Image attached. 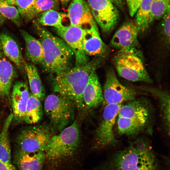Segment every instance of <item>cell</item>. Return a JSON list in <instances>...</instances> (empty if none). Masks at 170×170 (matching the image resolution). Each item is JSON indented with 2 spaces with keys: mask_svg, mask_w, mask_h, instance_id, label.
<instances>
[{
  "mask_svg": "<svg viewBox=\"0 0 170 170\" xmlns=\"http://www.w3.org/2000/svg\"><path fill=\"white\" fill-rule=\"evenodd\" d=\"M6 2L8 4L11 5H15L16 0H5Z\"/></svg>",
  "mask_w": 170,
  "mask_h": 170,
  "instance_id": "cell-38",
  "label": "cell"
},
{
  "mask_svg": "<svg viewBox=\"0 0 170 170\" xmlns=\"http://www.w3.org/2000/svg\"><path fill=\"white\" fill-rule=\"evenodd\" d=\"M99 63V60L94 59L84 65L70 67L51 75L53 91L71 100L79 112L85 111L83 91L91 74L96 70Z\"/></svg>",
  "mask_w": 170,
  "mask_h": 170,
  "instance_id": "cell-1",
  "label": "cell"
},
{
  "mask_svg": "<svg viewBox=\"0 0 170 170\" xmlns=\"http://www.w3.org/2000/svg\"><path fill=\"white\" fill-rule=\"evenodd\" d=\"M0 170H16L12 164L5 163L0 160Z\"/></svg>",
  "mask_w": 170,
  "mask_h": 170,
  "instance_id": "cell-35",
  "label": "cell"
},
{
  "mask_svg": "<svg viewBox=\"0 0 170 170\" xmlns=\"http://www.w3.org/2000/svg\"><path fill=\"white\" fill-rule=\"evenodd\" d=\"M121 105L118 116L148 122L150 115V107L145 100L134 99Z\"/></svg>",
  "mask_w": 170,
  "mask_h": 170,
  "instance_id": "cell-17",
  "label": "cell"
},
{
  "mask_svg": "<svg viewBox=\"0 0 170 170\" xmlns=\"http://www.w3.org/2000/svg\"><path fill=\"white\" fill-rule=\"evenodd\" d=\"M143 90L147 91L159 100L165 126L168 134L170 131V96L167 92L157 89L146 88Z\"/></svg>",
  "mask_w": 170,
  "mask_h": 170,
  "instance_id": "cell-28",
  "label": "cell"
},
{
  "mask_svg": "<svg viewBox=\"0 0 170 170\" xmlns=\"http://www.w3.org/2000/svg\"><path fill=\"white\" fill-rule=\"evenodd\" d=\"M57 34L68 45L72 50L75 57L76 65L81 66L89 62L88 56L83 52L82 41L84 29L70 25L54 28Z\"/></svg>",
  "mask_w": 170,
  "mask_h": 170,
  "instance_id": "cell-11",
  "label": "cell"
},
{
  "mask_svg": "<svg viewBox=\"0 0 170 170\" xmlns=\"http://www.w3.org/2000/svg\"><path fill=\"white\" fill-rule=\"evenodd\" d=\"M139 31L135 22L127 21L114 34L110 44L119 51H128L139 54L137 49Z\"/></svg>",
  "mask_w": 170,
  "mask_h": 170,
  "instance_id": "cell-12",
  "label": "cell"
},
{
  "mask_svg": "<svg viewBox=\"0 0 170 170\" xmlns=\"http://www.w3.org/2000/svg\"><path fill=\"white\" fill-rule=\"evenodd\" d=\"M104 170H160L157 158L148 141L139 138L113 153Z\"/></svg>",
  "mask_w": 170,
  "mask_h": 170,
  "instance_id": "cell-2",
  "label": "cell"
},
{
  "mask_svg": "<svg viewBox=\"0 0 170 170\" xmlns=\"http://www.w3.org/2000/svg\"><path fill=\"white\" fill-rule=\"evenodd\" d=\"M16 75L12 65L5 58H0V96H8Z\"/></svg>",
  "mask_w": 170,
  "mask_h": 170,
  "instance_id": "cell-21",
  "label": "cell"
},
{
  "mask_svg": "<svg viewBox=\"0 0 170 170\" xmlns=\"http://www.w3.org/2000/svg\"><path fill=\"white\" fill-rule=\"evenodd\" d=\"M87 1L97 25L104 32H111L119 20L117 8L110 0H87Z\"/></svg>",
  "mask_w": 170,
  "mask_h": 170,
  "instance_id": "cell-9",
  "label": "cell"
},
{
  "mask_svg": "<svg viewBox=\"0 0 170 170\" xmlns=\"http://www.w3.org/2000/svg\"><path fill=\"white\" fill-rule=\"evenodd\" d=\"M5 18L0 14V26L3 23Z\"/></svg>",
  "mask_w": 170,
  "mask_h": 170,
  "instance_id": "cell-39",
  "label": "cell"
},
{
  "mask_svg": "<svg viewBox=\"0 0 170 170\" xmlns=\"http://www.w3.org/2000/svg\"><path fill=\"white\" fill-rule=\"evenodd\" d=\"M36 1V0H16L15 5L22 18H24Z\"/></svg>",
  "mask_w": 170,
  "mask_h": 170,
  "instance_id": "cell-32",
  "label": "cell"
},
{
  "mask_svg": "<svg viewBox=\"0 0 170 170\" xmlns=\"http://www.w3.org/2000/svg\"><path fill=\"white\" fill-rule=\"evenodd\" d=\"M148 122L118 116L117 127L119 133L129 136L137 135L144 128Z\"/></svg>",
  "mask_w": 170,
  "mask_h": 170,
  "instance_id": "cell-23",
  "label": "cell"
},
{
  "mask_svg": "<svg viewBox=\"0 0 170 170\" xmlns=\"http://www.w3.org/2000/svg\"><path fill=\"white\" fill-rule=\"evenodd\" d=\"M65 16L62 13L50 9L38 15L35 18L34 23L36 26H50L58 28L63 26L62 21Z\"/></svg>",
  "mask_w": 170,
  "mask_h": 170,
  "instance_id": "cell-26",
  "label": "cell"
},
{
  "mask_svg": "<svg viewBox=\"0 0 170 170\" xmlns=\"http://www.w3.org/2000/svg\"><path fill=\"white\" fill-rule=\"evenodd\" d=\"M71 0H60L62 5L64 7H66L67 6L68 4Z\"/></svg>",
  "mask_w": 170,
  "mask_h": 170,
  "instance_id": "cell-37",
  "label": "cell"
},
{
  "mask_svg": "<svg viewBox=\"0 0 170 170\" xmlns=\"http://www.w3.org/2000/svg\"><path fill=\"white\" fill-rule=\"evenodd\" d=\"M103 102L105 105L121 104L135 99L136 91L123 85L118 81L114 71L109 70L106 72L104 86Z\"/></svg>",
  "mask_w": 170,
  "mask_h": 170,
  "instance_id": "cell-10",
  "label": "cell"
},
{
  "mask_svg": "<svg viewBox=\"0 0 170 170\" xmlns=\"http://www.w3.org/2000/svg\"><path fill=\"white\" fill-rule=\"evenodd\" d=\"M43 115L41 101L31 94L26 106L24 122L30 124H35L41 120Z\"/></svg>",
  "mask_w": 170,
  "mask_h": 170,
  "instance_id": "cell-25",
  "label": "cell"
},
{
  "mask_svg": "<svg viewBox=\"0 0 170 170\" xmlns=\"http://www.w3.org/2000/svg\"><path fill=\"white\" fill-rule=\"evenodd\" d=\"M83 100L85 110L94 109L103 102L101 87L96 70L91 74L84 89Z\"/></svg>",
  "mask_w": 170,
  "mask_h": 170,
  "instance_id": "cell-15",
  "label": "cell"
},
{
  "mask_svg": "<svg viewBox=\"0 0 170 170\" xmlns=\"http://www.w3.org/2000/svg\"><path fill=\"white\" fill-rule=\"evenodd\" d=\"M129 14L132 17L136 14L141 0H126Z\"/></svg>",
  "mask_w": 170,
  "mask_h": 170,
  "instance_id": "cell-34",
  "label": "cell"
},
{
  "mask_svg": "<svg viewBox=\"0 0 170 170\" xmlns=\"http://www.w3.org/2000/svg\"><path fill=\"white\" fill-rule=\"evenodd\" d=\"M121 106V104L105 105L100 122L95 133V145L97 148L113 146L117 143L113 128Z\"/></svg>",
  "mask_w": 170,
  "mask_h": 170,
  "instance_id": "cell-8",
  "label": "cell"
},
{
  "mask_svg": "<svg viewBox=\"0 0 170 170\" xmlns=\"http://www.w3.org/2000/svg\"><path fill=\"white\" fill-rule=\"evenodd\" d=\"M0 14L19 27L22 24L21 16L16 8L8 4L5 0H0Z\"/></svg>",
  "mask_w": 170,
  "mask_h": 170,
  "instance_id": "cell-30",
  "label": "cell"
},
{
  "mask_svg": "<svg viewBox=\"0 0 170 170\" xmlns=\"http://www.w3.org/2000/svg\"><path fill=\"white\" fill-rule=\"evenodd\" d=\"M13 118V114L11 113L5 120L0 133V160L10 164L12 163L8 131Z\"/></svg>",
  "mask_w": 170,
  "mask_h": 170,
  "instance_id": "cell-24",
  "label": "cell"
},
{
  "mask_svg": "<svg viewBox=\"0 0 170 170\" xmlns=\"http://www.w3.org/2000/svg\"><path fill=\"white\" fill-rule=\"evenodd\" d=\"M139 54L119 51L113 59V64L118 75L124 79L151 83L152 80Z\"/></svg>",
  "mask_w": 170,
  "mask_h": 170,
  "instance_id": "cell-7",
  "label": "cell"
},
{
  "mask_svg": "<svg viewBox=\"0 0 170 170\" xmlns=\"http://www.w3.org/2000/svg\"><path fill=\"white\" fill-rule=\"evenodd\" d=\"M162 24L163 33L167 41L169 43L170 41V9L162 18Z\"/></svg>",
  "mask_w": 170,
  "mask_h": 170,
  "instance_id": "cell-33",
  "label": "cell"
},
{
  "mask_svg": "<svg viewBox=\"0 0 170 170\" xmlns=\"http://www.w3.org/2000/svg\"><path fill=\"white\" fill-rule=\"evenodd\" d=\"M82 45L87 56H102L107 50V46L100 37L98 26L84 29Z\"/></svg>",
  "mask_w": 170,
  "mask_h": 170,
  "instance_id": "cell-16",
  "label": "cell"
},
{
  "mask_svg": "<svg viewBox=\"0 0 170 170\" xmlns=\"http://www.w3.org/2000/svg\"><path fill=\"white\" fill-rule=\"evenodd\" d=\"M0 42L4 54L20 70L24 69L25 62L15 40L11 36L4 33L0 34Z\"/></svg>",
  "mask_w": 170,
  "mask_h": 170,
  "instance_id": "cell-18",
  "label": "cell"
},
{
  "mask_svg": "<svg viewBox=\"0 0 170 170\" xmlns=\"http://www.w3.org/2000/svg\"><path fill=\"white\" fill-rule=\"evenodd\" d=\"M170 0H153L151 9L152 21L162 18L170 9Z\"/></svg>",
  "mask_w": 170,
  "mask_h": 170,
  "instance_id": "cell-31",
  "label": "cell"
},
{
  "mask_svg": "<svg viewBox=\"0 0 170 170\" xmlns=\"http://www.w3.org/2000/svg\"><path fill=\"white\" fill-rule=\"evenodd\" d=\"M54 133L50 125L46 124L33 125L24 128L16 139L19 152L26 153L44 152L48 141Z\"/></svg>",
  "mask_w": 170,
  "mask_h": 170,
  "instance_id": "cell-6",
  "label": "cell"
},
{
  "mask_svg": "<svg viewBox=\"0 0 170 170\" xmlns=\"http://www.w3.org/2000/svg\"><path fill=\"white\" fill-rule=\"evenodd\" d=\"M36 29L43 49L41 65L44 71L52 75L70 67L73 53L68 45L62 38L55 36L45 28L37 26Z\"/></svg>",
  "mask_w": 170,
  "mask_h": 170,
  "instance_id": "cell-3",
  "label": "cell"
},
{
  "mask_svg": "<svg viewBox=\"0 0 170 170\" xmlns=\"http://www.w3.org/2000/svg\"><path fill=\"white\" fill-rule=\"evenodd\" d=\"M20 32L26 43V57L33 64H41L43 51L40 42L24 30Z\"/></svg>",
  "mask_w": 170,
  "mask_h": 170,
  "instance_id": "cell-19",
  "label": "cell"
},
{
  "mask_svg": "<svg viewBox=\"0 0 170 170\" xmlns=\"http://www.w3.org/2000/svg\"><path fill=\"white\" fill-rule=\"evenodd\" d=\"M24 69L28 78L31 94L41 101L44 99L45 92L37 67L33 65L25 63Z\"/></svg>",
  "mask_w": 170,
  "mask_h": 170,
  "instance_id": "cell-22",
  "label": "cell"
},
{
  "mask_svg": "<svg viewBox=\"0 0 170 170\" xmlns=\"http://www.w3.org/2000/svg\"><path fill=\"white\" fill-rule=\"evenodd\" d=\"M153 0H141L135 14L134 21L139 31H144L153 22L151 9Z\"/></svg>",
  "mask_w": 170,
  "mask_h": 170,
  "instance_id": "cell-27",
  "label": "cell"
},
{
  "mask_svg": "<svg viewBox=\"0 0 170 170\" xmlns=\"http://www.w3.org/2000/svg\"><path fill=\"white\" fill-rule=\"evenodd\" d=\"M117 8L122 9L123 8L122 0H110Z\"/></svg>",
  "mask_w": 170,
  "mask_h": 170,
  "instance_id": "cell-36",
  "label": "cell"
},
{
  "mask_svg": "<svg viewBox=\"0 0 170 170\" xmlns=\"http://www.w3.org/2000/svg\"><path fill=\"white\" fill-rule=\"evenodd\" d=\"M17 163L20 170H42L46 159L44 152L32 153L19 152Z\"/></svg>",
  "mask_w": 170,
  "mask_h": 170,
  "instance_id": "cell-20",
  "label": "cell"
},
{
  "mask_svg": "<svg viewBox=\"0 0 170 170\" xmlns=\"http://www.w3.org/2000/svg\"><path fill=\"white\" fill-rule=\"evenodd\" d=\"M59 8L58 0H36L34 4L23 19L27 22L41 12L50 9L57 10Z\"/></svg>",
  "mask_w": 170,
  "mask_h": 170,
  "instance_id": "cell-29",
  "label": "cell"
},
{
  "mask_svg": "<svg viewBox=\"0 0 170 170\" xmlns=\"http://www.w3.org/2000/svg\"><path fill=\"white\" fill-rule=\"evenodd\" d=\"M3 54V51L2 49L1 43L0 42V58L2 57Z\"/></svg>",
  "mask_w": 170,
  "mask_h": 170,
  "instance_id": "cell-40",
  "label": "cell"
},
{
  "mask_svg": "<svg viewBox=\"0 0 170 170\" xmlns=\"http://www.w3.org/2000/svg\"><path fill=\"white\" fill-rule=\"evenodd\" d=\"M29 96L28 88L26 82L19 81L15 83L11 96L13 122L18 123L24 122L26 106Z\"/></svg>",
  "mask_w": 170,
  "mask_h": 170,
  "instance_id": "cell-14",
  "label": "cell"
},
{
  "mask_svg": "<svg viewBox=\"0 0 170 170\" xmlns=\"http://www.w3.org/2000/svg\"><path fill=\"white\" fill-rule=\"evenodd\" d=\"M80 140L79 126L75 120L58 134L51 137L44 151L46 159L54 161L72 156L77 149Z\"/></svg>",
  "mask_w": 170,
  "mask_h": 170,
  "instance_id": "cell-4",
  "label": "cell"
},
{
  "mask_svg": "<svg viewBox=\"0 0 170 170\" xmlns=\"http://www.w3.org/2000/svg\"><path fill=\"white\" fill-rule=\"evenodd\" d=\"M44 108L55 132H60L74 121L75 105L71 100L60 94L48 95L45 99Z\"/></svg>",
  "mask_w": 170,
  "mask_h": 170,
  "instance_id": "cell-5",
  "label": "cell"
},
{
  "mask_svg": "<svg viewBox=\"0 0 170 170\" xmlns=\"http://www.w3.org/2000/svg\"><path fill=\"white\" fill-rule=\"evenodd\" d=\"M70 25L87 29L97 26L88 5L84 0H72L68 8Z\"/></svg>",
  "mask_w": 170,
  "mask_h": 170,
  "instance_id": "cell-13",
  "label": "cell"
}]
</instances>
